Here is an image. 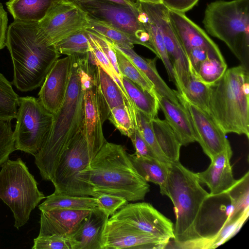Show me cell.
<instances>
[{
  "label": "cell",
  "mask_w": 249,
  "mask_h": 249,
  "mask_svg": "<svg viewBox=\"0 0 249 249\" xmlns=\"http://www.w3.org/2000/svg\"><path fill=\"white\" fill-rule=\"evenodd\" d=\"M199 0H162L169 10L185 13L192 9Z\"/></svg>",
  "instance_id": "cell-47"
},
{
  "label": "cell",
  "mask_w": 249,
  "mask_h": 249,
  "mask_svg": "<svg viewBox=\"0 0 249 249\" xmlns=\"http://www.w3.org/2000/svg\"><path fill=\"white\" fill-rule=\"evenodd\" d=\"M187 56L189 64L190 72L193 74L196 73L200 64L204 60L209 57H213L207 50L202 48L192 49Z\"/></svg>",
  "instance_id": "cell-46"
},
{
  "label": "cell",
  "mask_w": 249,
  "mask_h": 249,
  "mask_svg": "<svg viewBox=\"0 0 249 249\" xmlns=\"http://www.w3.org/2000/svg\"><path fill=\"white\" fill-rule=\"evenodd\" d=\"M88 16L115 28L133 37L137 44L156 52L143 21V12L105 0H71Z\"/></svg>",
  "instance_id": "cell-10"
},
{
  "label": "cell",
  "mask_w": 249,
  "mask_h": 249,
  "mask_svg": "<svg viewBox=\"0 0 249 249\" xmlns=\"http://www.w3.org/2000/svg\"><path fill=\"white\" fill-rule=\"evenodd\" d=\"M6 46L13 64L12 84L21 92L41 87L60 55L54 45L46 42L38 22L14 20L8 26Z\"/></svg>",
  "instance_id": "cell-2"
},
{
  "label": "cell",
  "mask_w": 249,
  "mask_h": 249,
  "mask_svg": "<svg viewBox=\"0 0 249 249\" xmlns=\"http://www.w3.org/2000/svg\"><path fill=\"white\" fill-rule=\"evenodd\" d=\"M61 54L84 55L90 51L89 39L85 30L76 32L58 41L54 45Z\"/></svg>",
  "instance_id": "cell-37"
},
{
  "label": "cell",
  "mask_w": 249,
  "mask_h": 249,
  "mask_svg": "<svg viewBox=\"0 0 249 249\" xmlns=\"http://www.w3.org/2000/svg\"><path fill=\"white\" fill-rule=\"evenodd\" d=\"M140 2L150 3H161L162 0H138Z\"/></svg>",
  "instance_id": "cell-50"
},
{
  "label": "cell",
  "mask_w": 249,
  "mask_h": 249,
  "mask_svg": "<svg viewBox=\"0 0 249 249\" xmlns=\"http://www.w3.org/2000/svg\"><path fill=\"white\" fill-rule=\"evenodd\" d=\"M72 67L64 99L56 113L50 131L34 155L42 179L51 181L60 158L69 142L84 125V91L80 79V56L71 55Z\"/></svg>",
  "instance_id": "cell-3"
},
{
  "label": "cell",
  "mask_w": 249,
  "mask_h": 249,
  "mask_svg": "<svg viewBox=\"0 0 249 249\" xmlns=\"http://www.w3.org/2000/svg\"><path fill=\"white\" fill-rule=\"evenodd\" d=\"M112 45L116 53L118 66L122 76L127 78L143 89L156 96L157 93L154 86L142 72L121 51L118 49L112 42Z\"/></svg>",
  "instance_id": "cell-31"
},
{
  "label": "cell",
  "mask_w": 249,
  "mask_h": 249,
  "mask_svg": "<svg viewBox=\"0 0 249 249\" xmlns=\"http://www.w3.org/2000/svg\"><path fill=\"white\" fill-rule=\"evenodd\" d=\"M152 128L162 152L171 162L179 161L182 146L175 133L165 120L158 117L151 120Z\"/></svg>",
  "instance_id": "cell-28"
},
{
  "label": "cell",
  "mask_w": 249,
  "mask_h": 249,
  "mask_svg": "<svg viewBox=\"0 0 249 249\" xmlns=\"http://www.w3.org/2000/svg\"><path fill=\"white\" fill-rule=\"evenodd\" d=\"M227 68L225 61L214 57H208L200 65L196 73L193 74L199 81L210 86L217 81Z\"/></svg>",
  "instance_id": "cell-38"
},
{
  "label": "cell",
  "mask_w": 249,
  "mask_h": 249,
  "mask_svg": "<svg viewBox=\"0 0 249 249\" xmlns=\"http://www.w3.org/2000/svg\"><path fill=\"white\" fill-rule=\"evenodd\" d=\"M15 150V141L11 121L0 120V166Z\"/></svg>",
  "instance_id": "cell-40"
},
{
  "label": "cell",
  "mask_w": 249,
  "mask_h": 249,
  "mask_svg": "<svg viewBox=\"0 0 249 249\" xmlns=\"http://www.w3.org/2000/svg\"><path fill=\"white\" fill-rule=\"evenodd\" d=\"M249 216V213L240 217H227L225 222L213 235L201 236L192 245L191 249H214L234 236L240 230Z\"/></svg>",
  "instance_id": "cell-27"
},
{
  "label": "cell",
  "mask_w": 249,
  "mask_h": 249,
  "mask_svg": "<svg viewBox=\"0 0 249 249\" xmlns=\"http://www.w3.org/2000/svg\"><path fill=\"white\" fill-rule=\"evenodd\" d=\"M89 19V26L87 29L93 31L113 43L126 49H133L136 41L126 33L107 24L91 18Z\"/></svg>",
  "instance_id": "cell-35"
},
{
  "label": "cell",
  "mask_w": 249,
  "mask_h": 249,
  "mask_svg": "<svg viewBox=\"0 0 249 249\" xmlns=\"http://www.w3.org/2000/svg\"><path fill=\"white\" fill-rule=\"evenodd\" d=\"M181 95L192 104L210 115V86L199 81L193 74H190L188 84Z\"/></svg>",
  "instance_id": "cell-34"
},
{
  "label": "cell",
  "mask_w": 249,
  "mask_h": 249,
  "mask_svg": "<svg viewBox=\"0 0 249 249\" xmlns=\"http://www.w3.org/2000/svg\"><path fill=\"white\" fill-rule=\"evenodd\" d=\"M72 55L58 59L47 74L38 93V100L54 114L64 99L71 75Z\"/></svg>",
  "instance_id": "cell-16"
},
{
  "label": "cell",
  "mask_w": 249,
  "mask_h": 249,
  "mask_svg": "<svg viewBox=\"0 0 249 249\" xmlns=\"http://www.w3.org/2000/svg\"><path fill=\"white\" fill-rule=\"evenodd\" d=\"M232 155V150H224L211 160L206 170L196 173L199 182L210 189L211 197L226 194L237 183L230 163Z\"/></svg>",
  "instance_id": "cell-19"
},
{
  "label": "cell",
  "mask_w": 249,
  "mask_h": 249,
  "mask_svg": "<svg viewBox=\"0 0 249 249\" xmlns=\"http://www.w3.org/2000/svg\"><path fill=\"white\" fill-rule=\"evenodd\" d=\"M159 108L165 120L175 133L181 144L187 146L196 142V138L189 114L182 105H177L168 99L157 94Z\"/></svg>",
  "instance_id": "cell-22"
},
{
  "label": "cell",
  "mask_w": 249,
  "mask_h": 249,
  "mask_svg": "<svg viewBox=\"0 0 249 249\" xmlns=\"http://www.w3.org/2000/svg\"><path fill=\"white\" fill-rule=\"evenodd\" d=\"M143 21L145 28L156 52V56L162 61L166 70L169 81L172 82L176 86L173 67L168 57L162 36L159 28L144 12Z\"/></svg>",
  "instance_id": "cell-32"
},
{
  "label": "cell",
  "mask_w": 249,
  "mask_h": 249,
  "mask_svg": "<svg viewBox=\"0 0 249 249\" xmlns=\"http://www.w3.org/2000/svg\"><path fill=\"white\" fill-rule=\"evenodd\" d=\"M210 115L226 134L249 138V70L240 65L227 69L210 86Z\"/></svg>",
  "instance_id": "cell-5"
},
{
  "label": "cell",
  "mask_w": 249,
  "mask_h": 249,
  "mask_svg": "<svg viewBox=\"0 0 249 249\" xmlns=\"http://www.w3.org/2000/svg\"><path fill=\"white\" fill-rule=\"evenodd\" d=\"M166 190L176 216L174 240L179 248L188 249L201 237L196 225L204 202L211 197L210 193L201 186L196 173L179 161L169 163Z\"/></svg>",
  "instance_id": "cell-4"
},
{
  "label": "cell",
  "mask_w": 249,
  "mask_h": 249,
  "mask_svg": "<svg viewBox=\"0 0 249 249\" xmlns=\"http://www.w3.org/2000/svg\"><path fill=\"white\" fill-rule=\"evenodd\" d=\"M78 178L84 196L107 194L136 201L143 200L150 191L124 147L107 141Z\"/></svg>",
  "instance_id": "cell-1"
},
{
  "label": "cell",
  "mask_w": 249,
  "mask_h": 249,
  "mask_svg": "<svg viewBox=\"0 0 249 249\" xmlns=\"http://www.w3.org/2000/svg\"><path fill=\"white\" fill-rule=\"evenodd\" d=\"M136 125L140 134L148 144L157 159L166 163L171 161L165 156L160 148L156 138L151 120L141 111L136 109Z\"/></svg>",
  "instance_id": "cell-36"
},
{
  "label": "cell",
  "mask_w": 249,
  "mask_h": 249,
  "mask_svg": "<svg viewBox=\"0 0 249 249\" xmlns=\"http://www.w3.org/2000/svg\"><path fill=\"white\" fill-rule=\"evenodd\" d=\"M33 249H71L67 238L57 234L37 236L34 239Z\"/></svg>",
  "instance_id": "cell-43"
},
{
  "label": "cell",
  "mask_w": 249,
  "mask_h": 249,
  "mask_svg": "<svg viewBox=\"0 0 249 249\" xmlns=\"http://www.w3.org/2000/svg\"><path fill=\"white\" fill-rule=\"evenodd\" d=\"M110 218L126 222L161 239L174 238L173 222L148 203H127Z\"/></svg>",
  "instance_id": "cell-15"
},
{
  "label": "cell",
  "mask_w": 249,
  "mask_h": 249,
  "mask_svg": "<svg viewBox=\"0 0 249 249\" xmlns=\"http://www.w3.org/2000/svg\"><path fill=\"white\" fill-rule=\"evenodd\" d=\"M249 177L248 172L226 194L231 201V211L228 217H239L249 212Z\"/></svg>",
  "instance_id": "cell-30"
},
{
  "label": "cell",
  "mask_w": 249,
  "mask_h": 249,
  "mask_svg": "<svg viewBox=\"0 0 249 249\" xmlns=\"http://www.w3.org/2000/svg\"><path fill=\"white\" fill-rule=\"evenodd\" d=\"M107 119L122 134L128 138L136 128L129 110L125 105L111 109Z\"/></svg>",
  "instance_id": "cell-39"
},
{
  "label": "cell",
  "mask_w": 249,
  "mask_h": 249,
  "mask_svg": "<svg viewBox=\"0 0 249 249\" xmlns=\"http://www.w3.org/2000/svg\"><path fill=\"white\" fill-rule=\"evenodd\" d=\"M0 171V198L9 207L18 229L28 221L32 211L45 198L21 158L8 160Z\"/></svg>",
  "instance_id": "cell-7"
},
{
  "label": "cell",
  "mask_w": 249,
  "mask_h": 249,
  "mask_svg": "<svg viewBox=\"0 0 249 249\" xmlns=\"http://www.w3.org/2000/svg\"><path fill=\"white\" fill-rule=\"evenodd\" d=\"M169 242L126 222L109 218L103 231L101 249H163Z\"/></svg>",
  "instance_id": "cell-13"
},
{
  "label": "cell",
  "mask_w": 249,
  "mask_h": 249,
  "mask_svg": "<svg viewBox=\"0 0 249 249\" xmlns=\"http://www.w3.org/2000/svg\"><path fill=\"white\" fill-rule=\"evenodd\" d=\"M97 207L96 199L92 196H78L53 193L46 197L45 200L39 205L40 211L53 209L88 210Z\"/></svg>",
  "instance_id": "cell-29"
},
{
  "label": "cell",
  "mask_w": 249,
  "mask_h": 249,
  "mask_svg": "<svg viewBox=\"0 0 249 249\" xmlns=\"http://www.w3.org/2000/svg\"><path fill=\"white\" fill-rule=\"evenodd\" d=\"M168 13L170 22L186 55L194 48H202L207 50L213 57L225 61L218 46L185 13L169 9Z\"/></svg>",
  "instance_id": "cell-17"
},
{
  "label": "cell",
  "mask_w": 249,
  "mask_h": 249,
  "mask_svg": "<svg viewBox=\"0 0 249 249\" xmlns=\"http://www.w3.org/2000/svg\"><path fill=\"white\" fill-rule=\"evenodd\" d=\"M94 76L103 122L107 119L111 109L125 105L128 107L136 125L135 107L116 82L98 64Z\"/></svg>",
  "instance_id": "cell-20"
},
{
  "label": "cell",
  "mask_w": 249,
  "mask_h": 249,
  "mask_svg": "<svg viewBox=\"0 0 249 249\" xmlns=\"http://www.w3.org/2000/svg\"><path fill=\"white\" fill-rule=\"evenodd\" d=\"M16 125L13 136L16 150L35 155L41 147L51 129L53 114L38 98L19 97Z\"/></svg>",
  "instance_id": "cell-9"
},
{
  "label": "cell",
  "mask_w": 249,
  "mask_h": 249,
  "mask_svg": "<svg viewBox=\"0 0 249 249\" xmlns=\"http://www.w3.org/2000/svg\"><path fill=\"white\" fill-rule=\"evenodd\" d=\"M85 32L89 39L90 50L93 54L98 64L116 82L125 95L128 97L122 81L117 77L115 70L102 51L98 43L91 34L86 29Z\"/></svg>",
  "instance_id": "cell-41"
},
{
  "label": "cell",
  "mask_w": 249,
  "mask_h": 249,
  "mask_svg": "<svg viewBox=\"0 0 249 249\" xmlns=\"http://www.w3.org/2000/svg\"><path fill=\"white\" fill-rule=\"evenodd\" d=\"M127 155L139 174L147 182L158 185L161 194L166 196L169 163L162 162L155 158L139 157L134 153H127Z\"/></svg>",
  "instance_id": "cell-24"
},
{
  "label": "cell",
  "mask_w": 249,
  "mask_h": 249,
  "mask_svg": "<svg viewBox=\"0 0 249 249\" xmlns=\"http://www.w3.org/2000/svg\"><path fill=\"white\" fill-rule=\"evenodd\" d=\"M114 45L142 72L154 86L157 94L165 97L177 105L180 104L174 90L171 89L167 86L157 70L156 62L157 56L153 59L143 58L139 55L133 49H126L115 44Z\"/></svg>",
  "instance_id": "cell-23"
},
{
  "label": "cell",
  "mask_w": 249,
  "mask_h": 249,
  "mask_svg": "<svg viewBox=\"0 0 249 249\" xmlns=\"http://www.w3.org/2000/svg\"><path fill=\"white\" fill-rule=\"evenodd\" d=\"M135 149L134 154L139 157L146 158H155L157 157L154 154L148 144L142 138L137 128L129 138Z\"/></svg>",
  "instance_id": "cell-45"
},
{
  "label": "cell",
  "mask_w": 249,
  "mask_h": 249,
  "mask_svg": "<svg viewBox=\"0 0 249 249\" xmlns=\"http://www.w3.org/2000/svg\"><path fill=\"white\" fill-rule=\"evenodd\" d=\"M95 198L97 207L109 217L128 203L125 198L115 195L101 194Z\"/></svg>",
  "instance_id": "cell-42"
},
{
  "label": "cell",
  "mask_w": 249,
  "mask_h": 249,
  "mask_svg": "<svg viewBox=\"0 0 249 249\" xmlns=\"http://www.w3.org/2000/svg\"><path fill=\"white\" fill-rule=\"evenodd\" d=\"M59 0H9L6 5L14 20L38 22Z\"/></svg>",
  "instance_id": "cell-25"
},
{
  "label": "cell",
  "mask_w": 249,
  "mask_h": 249,
  "mask_svg": "<svg viewBox=\"0 0 249 249\" xmlns=\"http://www.w3.org/2000/svg\"><path fill=\"white\" fill-rule=\"evenodd\" d=\"M118 4H120L127 7H129L132 9L136 11H140L141 10V6L140 2L138 0H105Z\"/></svg>",
  "instance_id": "cell-49"
},
{
  "label": "cell",
  "mask_w": 249,
  "mask_h": 249,
  "mask_svg": "<svg viewBox=\"0 0 249 249\" xmlns=\"http://www.w3.org/2000/svg\"><path fill=\"white\" fill-rule=\"evenodd\" d=\"M202 22L207 33L224 42L249 70V0L212 2Z\"/></svg>",
  "instance_id": "cell-6"
},
{
  "label": "cell",
  "mask_w": 249,
  "mask_h": 249,
  "mask_svg": "<svg viewBox=\"0 0 249 249\" xmlns=\"http://www.w3.org/2000/svg\"><path fill=\"white\" fill-rule=\"evenodd\" d=\"M84 126L71 140L60 158L51 181L54 187V193L84 196L78 175L101 149L89 142Z\"/></svg>",
  "instance_id": "cell-8"
},
{
  "label": "cell",
  "mask_w": 249,
  "mask_h": 249,
  "mask_svg": "<svg viewBox=\"0 0 249 249\" xmlns=\"http://www.w3.org/2000/svg\"><path fill=\"white\" fill-rule=\"evenodd\" d=\"M86 30L89 31L95 38L102 51L115 70L117 77L122 81V76L118 66L116 55L112 46V42L106 37L93 31L89 29Z\"/></svg>",
  "instance_id": "cell-44"
},
{
  "label": "cell",
  "mask_w": 249,
  "mask_h": 249,
  "mask_svg": "<svg viewBox=\"0 0 249 249\" xmlns=\"http://www.w3.org/2000/svg\"><path fill=\"white\" fill-rule=\"evenodd\" d=\"M18 100L11 83L0 72V120L11 121L16 118Z\"/></svg>",
  "instance_id": "cell-33"
},
{
  "label": "cell",
  "mask_w": 249,
  "mask_h": 249,
  "mask_svg": "<svg viewBox=\"0 0 249 249\" xmlns=\"http://www.w3.org/2000/svg\"><path fill=\"white\" fill-rule=\"evenodd\" d=\"M108 218L98 207L92 209L66 237L71 249H101L102 235Z\"/></svg>",
  "instance_id": "cell-18"
},
{
  "label": "cell",
  "mask_w": 249,
  "mask_h": 249,
  "mask_svg": "<svg viewBox=\"0 0 249 249\" xmlns=\"http://www.w3.org/2000/svg\"><path fill=\"white\" fill-rule=\"evenodd\" d=\"M122 82L136 109L142 112L151 120L157 117L160 108L156 96L124 76H122Z\"/></svg>",
  "instance_id": "cell-26"
},
{
  "label": "cell",
  "mask_w": 249,
  "mask_h": 249,
  "mask_svg": "<svg viewBox=\"0 0 249 249\" xmlns=\"http://www.w3.org/2000/svg\"><path fill=\"white\" fill-rule=\"evenodd\" d=\"M89 17L71 0L55 1L44 17L38 22V29L49 45L89 26Z\"/></svg>",
  "instance_id": "cell-11"
},
{
  "label": "cell",
  "mask_w": 249,
  "mask_h": 249,
  "mask_svg": "<svg viewBox=\"0 0 249 249\" xmlns=\"http://www.w3.org/2000/svg\"><path fill=\"white\" fill-rule=\"evenodd\" d=\"M91 210L55 208L41 211L38 236L57 234L66 237Z\"/></svg>",
  "instance_id": "cell-21"
},
{
  "label": "cell",
  "mask_w": 249,
  "mask_h": 249,
  "mask_svg": "<svg viewBox=\"0 0 249 249\" xmlns=\"http://www.w3.org/2000/svg\"><path fill=\"white\" fill-rule=\"evenodd\" d=\"M174 91L189 114L196 142L210 160L224 150H231L226 133L213 118L190 103L177 90Z\"/></svg>",
  "instance_id": "cell-14"
},
{
  "label": "cell",
  "mask_w": 249,
  "mask_h": 249,
  "mask_svg": "<svg viewBox=\"0 0 249 249\" xmlns=\"http://www.w3.org/2000/svg\"><path fill=\"white\" fill-rule=\"evenodd\" d=\"M140 4L143 11L157 26L161 33L173 67L177 91L181 94L190 79L189 64L187 56L169 19L168 9L162 3L140 2Z\"/></svg>",
  "instance_id": "cell-12"
},
{
  "label": "cell",
  "mask_w": 249,
  "mask_h": 249,
  "mask_svg": "<svg viewBox=\"0 0 249 249\" xmlns=\"http://www.w3.org/2000/svg\"><path fill=\"white\" fill-rule=\"evenodd\" d=\"M8 21L7 14L0 2V50L6 46Z\"/></svg>",
  "instance_id": "cell-48"
}]
</instances>
